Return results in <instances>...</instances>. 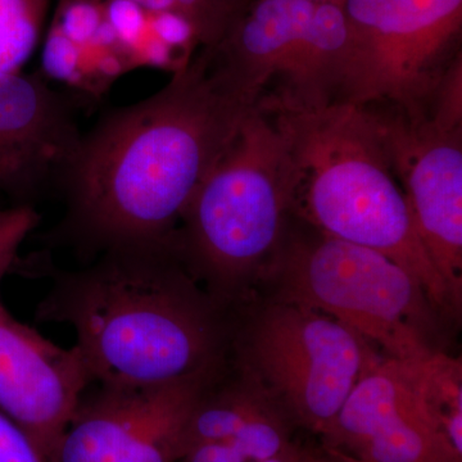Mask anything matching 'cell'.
<instances>
[{"label": "cell", "instance_id": "obj_1", "mask_svg": "<svg viewBox=\"0 0 462 462\" xmlns=\"http://www.w3.org/2000/svg\"><path fill=\"white\" fill-rule=\"evenodd\" d=\"M258 102L231 83L208 48L153 96L109 112L81 136L58 184L65 214L51 238L89 260L170 239Z\"/></svg>", "mask_w": 462, "mask_h": 462}, {"label": "cell", "instance_id": "obj_2", "mask_svg": "<svg viewBox=\"0 0 462 462\" xmlns=\"http://www.w3.org/2000/svg\"><path fill=\"white\" fill-rule=\"evenodd\" d=\"M50 276L36 321L75 330L97 384H166L226 364L236 314L188 273L171 236L107 249Z\"/></svg>", "mask_w": 462, "mask_h": 462}, {"label": "cell", "instance_id": "obj_3", "mask_svg": "<svg viewBox=\"0 0 462 462\" xmlns=\"http://www.w3.org/2000/svg\"><path fill=\"white\" fill-rule=\"evenodd\" d=\"M260 103L287 152L291 216L388 257L457 320L461 309L425 251L374 109L339 100L300 107L273 96Z\"/></svg>", "mask_w": 462, "mask_h": 462}, {"label": "cell", "instance_id": "obj_4", "mask_svg": "<svg viewBox=\"0 0 462 462\" xmlns=\"http://www.w3.org/2000/svg\"><path fill=\"white\" fill-rule=\"evenodd\" d=\"M287 152L260 102L191 197L171 236L188 273L224 309L251 302L291 218Z\"/></svg>", "mask_w": 462, "mask_h": 462}, {"label": "cell", "instance_id": "obj_5", "mask_svg": "<svg viewBox=\"0 0 462 462\" xmlns=\"http://www.w3.org/2000/svg\"><path fill=\"white\" fill-rule=\"evenodd\" d=\"M270 300L315 310L351 328L394 360L418 361L437 348L438 311L420 282L388 257L291 216L261 276Z\"/></svg>", "mask_w": 462, "mask_h": 462}, {"label": "cell", "instance_id": "obj_6", "mask_svg": "<svg viewBox=\"0 0 462 462\" xmlns=\"http://www.w3.org/2000/svg\"><path fill=\"white\" fill-rule=\"evenodd\" d=\"M351 328L315 310L269 300L236 310L229 363L289 420L324 436L379 356Z\"/></svg>", "mask_w": 462, "mask_h": 462}, {"label": "cell", "instance_id": "obj_7", "mask_svg": "<svg viewBox=\"0 0 462 462\" xmlns=\"http://www.w3.org/2000/svg\"><path fill=\"white\" fill-rule=\"evenodd\" d=\"M216 63L251 98L300 107L339 100L348 29L338 5L254 0L215 45Z\"/></svg>", "mask_w": 462, "mask_h": 462}, {"label": "cell", "instance_id": "obj_8", "mask_svg": "<svg viewBox=\"0 0 462 462\" xmlns=\"http://www.w3.org/2000/svg\"><path fill=\"white\" fill-rule=\"evenodd\" d=\"M339 102L424 115L462 27V0H343Z\"/></svg>", "mask_w": 462, "mask_h": 462}, {"label": "cell", "instance_id": "obj_9", "mask_svg": "<svg viewBox=\"0 0 462 462\" xmlns=\"http://www.w3.org/2000/svg\"><path fill=\"white\" fill-rule=\"evenodd\" d=\"M225 365L166 384L85 392L48 462H180L191 413Z\"/></svg>", "mask_w": 462, "mask_h": 462}, {"label": "cell", "instance_id": "obj_10", "mask_svg": "<svg viewBox=\"0 0 462 462\" xmlns=\"http://www.w3.org/2000/svg\"><path fill=\"white\" fill-rule=\"evenodd\" d=\"M413 223L452 300L462 305V129L374 106Z\"/></svg>", "mask_w": 462, "mask_h": 462}, {"label": "cell", "instance_id": "obj_11", "mask_svg": "<svg viewBox=\"0 0 462 462\" xmlns=\"http://www.w3.org/2000/svg\"><path fill=\"white\" fill-rule=\"evenodd\" d=\"M93 383L78 346L63 348L0 310V411L47 462Z\"/></svg>", "mask_w": 462, "mask_h": 462}, {"label": "cell", "instance_id": "obj_12", "mask_svg": "<svg viewBox=\"0 0 462 462\" xmlns=\"http://www.w3.org/2000/svg\"><path fill=\"white\" fill-rule=\"evenodd\" d=\"M322 437L324 446L360 462H462L394 358L369 367Z\"/></svg>", "mask_w": 462, "mask_h": 462}, {"label": "cell", "instance_id": "obj_13", "mask_svg": "<svg viewBox=\"0 0 462 462\" xmlns=\"http://www.w3.org/2000/svg\"><path fill=\"white\" fill-rule=\"evenodd\" d=\"M83 134L62 94L38 75H0V189L26 200L60 184Z\"/></svg>", "mask_w": 462, "mask_h": 462}, {"label": "cell", "instance_id": "obj_14", "mask_svg": "<svg viewBox=\"0 0 462 462\" xmlns=\"http://www.w3.org/2000/svg\"><path fill=\"white\" fill-rule=\"evenodd\" d=\"M403 365L412 392L424 411L462 458V364L445 351H437Z\"/></svg>", "mask_w": 462, "mask_h": 462}, {"label": "cell", "instance_id": "obj_15", "mask_svg": "<svg viewBox=\"0 0 462 462\" xmlns=\"http://www.w3.org/2000/svg\"><path fill=\"white\" fill-rule=\"evenodd\" d=\"M47 0H0V75L20 72L32 56Z\"/></svg>", "mask_w": 462, "mask_h": 462}, {"label": "cell", "instance_id": "obj_16", "mask_svg": "<svg viewBox=\"0 0 462 462\" xmlns=\"http://www.w3.org/2000/svg\"><path fill=\"white\" fill-rule=\"evenodd\" d=\"M41 215L32 205H17L0 209V287L17 261L21 245L38 226ZM0 298V310L3 309Z\"/></svg>", "mask_w": 462, "mask_h": 462}, {"label": "cell", "instance_id": "obj_17", "mask_svg": "<svg viewBox=\"0 0 462 462\" xmlns=\"http://www.w3.org/2000/svg\"><path fill=\"white\" fill-rule=\"evenodd\" d=\"M425 116L442 129H462L461 54L447 66L431 96Z\"/></svg>", "mask_w": 462, "mask_h": 462}, {"label": "cell", "instance_id": "obj_18", "mask_svg": "<svg viewBox=\"0 0 462 462\" xmlns=\"http://www.w3.org/2000/svg\"><path fill=\"white\" fill-rule=\"evenodd\" d=\"M81 60V47L69 41L54 23L42 51V69L51 78L60 81H74L78 79L79 65Z\"/></svg>", "mask_w": 462, "mask_h": 462}, {"label": "cell", "instance_id": "obj_19", "mask_svg": "<svg viewBox=\"0 0 462 462\" xmlns=\"http://www.w3.org/2000/svg\"><path fill=\"white\" fill-rule=\"evenodd\" d=\"M103 21L105 9L96 0H69L57 23L69 41L83 48L89 45Z\"/></svg>", "mask_w": 462, "mask_h": 462}, {"label": "cell", "instance_id": "obj_20", "mask_svg": "<svg viewBox=\"0 0 462 462\" xmlns=\"http://www.w3.org/2000/svg\"><path fill=\"white\" fill-rule=\"evenodd\" d=\"M105 18L115 30L118 42L124 47L135 48L148 29V17L144 9L133 0H109Z\"/></svg>", "mask_w": 462, "mask_h": 462}, {"label": "cell", "instance_id": "obj_21", "mask_svg": "<svg viewBox=\"0 0 462 462\" xmlns=\"http://www.w3.org/2000/svg\"><path fill=\"white\" fill-rule=\"evenodd\" d=\"M0 462H47L25 431L0 411Z\"/></svg>", "mask_w": 462, "mask_h": 462}, {"label": "cell", "instance_id": "obj_22", "mask_svg": "<svg viewBox=\"0 0 462 462\" xmlns=\"http://www.w3.org/2000/svg\"><path fill=\"white\" fill-rule=\"evenodd\" d=\"M149 16V30L167 47L187 44L191 39L197 38L196 30L189 21L175 12H160Z\"/></svg>", "mask_w": 462, "mask_h": 462}, {"label": "cell", "instance_id": "obj_23", "mask_svg": "<svg viewBox=\"0 0 462 462\" xmlns=\"http://www.w3.org/2000/svg\"><path fill=\"white\" fill-rule=\"evenodd\" d=\"M303 462H360L352 457V456L324 446L320 451L306 452L303 451Z\"/></svg>", "mask_w": 462, "mask_h": 462}, {"label": "cell", "instance_id": "obj_24", "mask_svg": "<svg viewBox=\"0 0 462 462\" xmlns=\"http://www.w3.org/2000/svg\"><path fill=\"white\" fill-rule=\"evenodd\" d=\"M148 14H160V12H175L173 0H133Z\"/></svg>", "mask_w": 462, "mask_h": 462}, {"label": "cell", "instance_id": "obj_25", "mask_svg": "<svg viewBox=\"0 0 462 462\" xmlns=\"http://www.w3.org/2000/svg\"><path fill=\"white\" fill-rule=\"evenodd\" d=\"M260 462H303V451L293 445L282 454Z\"/></svg>", "mask_w": 462, "mask_h": 462}, {"label": "cell", "instance_id": "obj_26", "mask_svg": "<svg viewBox=\"0 0 462 462\" xmlns=\"http://www.w3.org/2000/svg\"><path fill=\"white\" fill-rule=\"evenodd\" d=\"M99 69L106 76H116L121 71V63L115 56H106L99 62Z\"/></svg>", "mask_w": 462, "mask_h": 462}, {"label": "cell", "instance_id": "obj_27", "mask_svg": "<svg viewBox=\"0 0 462 462\" xmlns=\"http://www.w3.org/2000/svg\"><path fill=\"white\" fill-rule=\"evenodd\" d=\"M310 2L315 3H330V5H342L343 0H310Z\"/></svg>", "mask_w": 462, "mask_h": 462}, {"label": "cell", "instance_id": "obj_28", "mask_svg": "<svg viewBox=\"0 0 462 462\" xmlns=\"http://www.w3.org/2000/svg\"><path fill=\"white\" fill-rule=\"evenodd\" d=\"M240 0H224L225 5H226L227 8H231V5H236V3H239Z\"/></svg>", "mask_w": 462, "mask_h": 462}]
</instances>
